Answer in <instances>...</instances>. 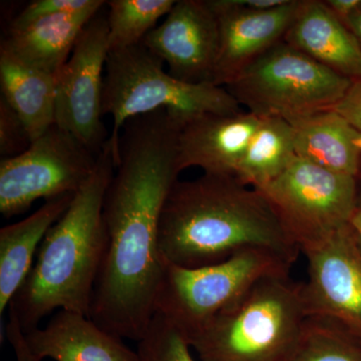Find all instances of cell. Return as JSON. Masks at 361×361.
<instances>
[{
  "label": "cell",
  "mask_w": 361,
  "mask_h": 361,
  "mask_svg": "<svg viewBox=\"0 0 361 361\" xmlns=\"http://www.w3.org/2000/svg\"><path fill=\"white\" fill-rule=\"evenodd\" d=\"M349 229L353 234L355 245L361 254V209L357 208L349 221Z\"/></svg>",
  "instance_id": "f546056e"
},
{
  "label": "cell",
  "mask_w": 361,
  "mask_h": 361,
  "mask_svg": "<svg viewBox=\"0 0 361 361\" xmlns=\"http://www.w3.org/2000/svg\"><path fill=\"white\" fill-rule=\"evenodd\" d=\"M142 44L167 63L172 77L191 84L212 82L220 44L217 14L208 0L176 1Z\"/></svg>",
  "instance_id": "7c38bea8"
},
{
  "label": "cell",
  "mask_w": 361,
  "mask_h": 361,
  "mask_svg": "<svg viewBox=\"0 0 361 361\" xmlns=\"http://www.w3.org/2000/svg\"><path fill=\"white\" fill-rule=\"evenodd\" d=\"M219 21L220 44L212 84L226 87L244 68L283 40L303 0H287L282 6L249 11L234 0H208Z\"/></svg>",
  "instance_id": "4fadbf2b"
},
{
  "label": "cell",
  "mask_w": 361,
  "mask_h": 361,
  "mask_svg": "<svg viewBox=\"0 0 361 361\" xmlns=\"http://www.w3.org/2000/svg\"><path fill=\"white\" fill-rule=\"evenodd\" d=\"M97 157L54 123L23 153L1 159L0 213L11 218L39 199L75 195L94 173Z\"/></svg>",
  "instance_id": "9c48e42d"
},
{
  "label": "cell",
  "mask_w": 361,
  "mask_h": 361,
  "mask_svg": "<svg viewBox=\"0 0 361 361\" xmlns=\"http://www.w3.org/2000/svg\"><path fill=\"white\" fill-rule=\"evenodd\" d=\"M104 4L106 2L102 0H35L14 18L11 28L21 27L51 16L99 11Z\"/></svg>",
  "instance_id": "d4e9b609"
},
{
  "label": "cell",
  "mask_w": 361,
  "mask_h": 361,
  "mask_svg": "<svg viewBox=\"0 0 361 361\" xmlns=\"http://www.w3.org/2000/svg\"><path fill=\"white\" fill-rule=\"evenodd\" d=\"M159 247L164 262L184 268L223 262L247 248L294 263L300 252L262 191L214 173L176 182L161 210Z\"/></svg>",
  "instance_id": "7a4b0ae2"
},
{
  "label": "cell",
  "mask_w": 361,
  "mask_h": 361,
  "mask_svg": "<svg viewBox=\"0 0 361 361\" xmlns=\"http://www.w3.org/2000/svg\"><path fill=\"white\" fill-rule=\"evenodd\" d=\"M186 336L175 325L155 314L141 341H137L139 361H197Z\"/></svg>",
  "instance_id": "cb8c5ba5"
},
{
  "label": "cell",
  "mask_w": 361,
  "mask_h": 361,
  "mask_svg": "<svg viewBox=\"0 0 361 361\" xmlns=\"http://www.w3.org/2000/svg\"><path fill=\"white\" fill-rule=\"evenodd\" d=\"M28 348L40 361H139L137 351L89 316L59 310L44 329L26 332Z\"/></svg>",
  "instance_id": "9a60e30c"
},
{
  "label": "cell",
  "mask_w": 361,
  "mask_h": 361,
  "mask_svg": "<svg viewBox=\"0 0 361 361\" xmlns=\"http://www.w3.org/2000/svg\"><path fill=\"white\" fill-rule=\"evenodd\" d=\"M263 122L249 111L209 115L183 126L178 142L180 171L198 167L204 173L234 175L252 137Z\"/></svg>",
  "instance_id": "5bb4252c"
},
{
  "label": "cell",
  "mask_w": 361,
  "mask_h": 361,
  "mask_svg": "<svg viewBox=\"0 0 361 361\" xmlns=\"http://www.w3.org/2000/svg\"><path fill=\"white\" fill-rule=\"evenodd\" d=\"M351 82L282 40L225 87L249 113L293 123L332 110Z\"/></svg>",
  "instance_id": "8992f818"
},
{
  "label": "cell",
  "mask_w": 361,
  "mask_h": 361,
  "mask_svg": "<svg viewBox=\"0 0 361 361\" xmlns=\"http://www.w3.org/2000/svg\"><path fill=\"white\" fill-rule=\"evenodd\" d=\"M109 49H127L142 39L170 13L175 0H111L106 2Z\"/></svg>",
  "instance_id": "7402d4cb"
},
{
  "label": "cell",
  "mask_w": 361,
  "mask_h": 361,
  "mask_svg": "<svg viewBox=\"0 0 361 361\" xmlns=\"http://www.w3.org/2000/svg\"><path fill=\"white\" fill-rule=\"evenodd\" d=\"M356 179H357V208L361 209V169Z\"/></svg>",
  "instance_id": "1f68e13d"
},
{
  "label": "cell",
  "mask_w": 361,
  "mask_h": 361,
  "mask_svg": "<svg viewBox=\"0 0 361 361\" xmlns=\"http://www.w3.org/2000/svg\"><path fill=\"white\" fill-rule=\"evenodd\" d=\"M75 195L45 201L25 219L0 229V316L32 269L45 234L70 207Z\"/></svg>",
  "instance_id": "e0dca14e"
},
{
  "label": "cell",
  "mask_w": 361,
  "mask_h": 361,
  "mask_svg": "<svg viewBox=\"0 0 361 361\" xmlns=\"http://www.w3.org/2000/svg\"><path fill=\"white\" fill-rule=\"evenodd\" d=\"M308 320L302 283L269 275L187 341L201 361H289Z\"/></svg>",
  "instance_id": "277c9868"
},
{
  "label": "cell",
  "mask_w": 361,
  "mask_h": 361,
  "mask_svg": "<svg viewBox=\"0 0 361 361\" xmlns=\"http://www.w3.org/2000/svg\"><path fill=\"white\" fill-rule=\"evenodd\" d=\"M289 361H361V348L338 330L310 318Z\"/></svg>",
  "instance_id": "603a6c76"
},
{
  "label": "cell",
  "mask_w": 361,
  "mask_h": 361,
  "mask_svg": "<svg viewBox=\"0 0 361 361\" xmlns=\"http://www.w3.org/2000/svg\"><path fill=\"white\" fill-rule=\"evenodd\" d=\"M109 51L108 20L99 13L56 73V123L96 155L110 137L103 123V71Z\"/></svg>",
  "instance_id": "30bf717a"
},
{
  "label": "cell",
  "mask_w": 361,
  "mask_h": 361,
  "mask_svg": "<svg viewBox=\"0 0 361 361\" xmlns=\"http://www.w3.org/2000/svg\"><path fill=\"white\" fill-rule=\"evenodd\" d=\"M180 125L167 110L123 123L115 173L104 197L106 246L89 317L121 338L140 341L155 316L165 262L161 210L182 172Z\"/></svg>",
  "instance_id": "6da1fadb"
},
{
  "label": "cell",
  "mask_w": 361,
  "mask_h": 361,
  "mask_svg": "<svg viewBox=\"0 0 361 361\" xmlns=\"http://www.w3.org/2000/svg\"><path fill=\"white\" fill-rule=\"evenodd\" d=\"M283 42L339 75L361 78V47L324 1L303 0Z\"/></svg>",
  "instance_id": "2e32d148"
},
{
  "label": "cell",
  "mask_w": 361,
  "mask_h": 361,
  "mask_svg": "<svg viewBox=\"0 0 361 361\" xmlns=\"http://www.w3.org/2000/svg\"><path fill=\"white\" fill-rule=\"evenodd\" d=\"M307 281L302 283L308 317L326 323L361 348V254L349 226L304 251Z\"/></svg>",
  "instance_id": "8fae6325"
},
{
  "label": "cell",
  "mask_w": 361,
  "mask_h": 361,
  "mask_svg": "<svg viewBox=\"0 0 361 361\" xmlns=\"http://www.w3.org/2000/svg\"><path fill=\"white\" fill-rule=\"evenodd\" d=\"M32 144L25 123L1 97L0 99V155L11 158L23 153Z\"/></svg>",
  "instance_id": "484cf974"
},
{
  "label": "cell",
  "mask_w": 361,
  "mask_h": 361,
  "mask_svg": "<svg viewBox=\"0 0 361 361\" xmlns=\"http://www.w3.org/2000/svg\"><path fill=\"white\" fill-rule=\"evenodd\" d=\"M296 158L293 126L282 118H265L249 142L234 176L247 186L263 191Z\"/></svg>",
  "instance_id": "44dd1931"
},
{
  "label": "cell",
  "mask_w": 361,
  "mask_h": 361,
  "mask_svg": "<svg viewBox=\"0 0 361 361\" xmlns=\"http://www.w3.org/2000/svg\"><path fill=\"white\" fill-rule=\"evenodd\" d=\"M99 11L40 18L9 28L1 49L26 65L56 75L70 59L80 32Z\"/></svg>",
  "instance_id": "ac0fdd59"
},
{
  "label": "cell",
  "mask_w": 361,
  "mask_h": 361,
  "mask_svg": "<svg viewBox=\"0 0 361 361\" xmlns=\"http://www.w3.org/2000/svg\"><path fill=\"white\" fill-rule=\"evenodd\" d=\"M164 61L140 44L109 51L103 87V115L113 118L109 146L118 158L123 123L135 116L167 110L183 126L202 116L233 115L242 106L224 87L191 84L164 70Z\"/></svg>",
  "instance_id": "5b68a950"
},
{
  "label": "cell",
  "mask_w": 361,
  "mask_h": 361,
  "mask_svg": "<svg viewBox=\"0 0 361 361\" xmlns=\"http://www.w3.org/2000/svg\"><path fill=\"white\" fill-rule=\"evenodd\" d=\"M298 158L339 174L357 178L361 169V133L334 110L291 123Z\"/></svg>",
  "instance_id": "d6986e66"
},
{
  "label": "cell",
  "mask_w": 361,
  "mask_h": 361,
  "mask_svg": "<svg viewBox=\"0 0 361 361\" xmlns=\"http://www.w3.org/2000/svg\"><path fill=\"white\" fill-rule=\"evenodd\" d=\"M294 262L265 248H247L216 264L184 268L165 263L155 314L175 325L186 338L231 305L258 280L289 274Z\"/></svg>",
  "instance_id": "52a82bcc"
},
{
  "label": "cell",
  "mask_w": 361,
  "mask_h": 361,
  "mask_svg": "<svg viewBox=\"0 0 361 361\" xmlns=\"http://www.w3.org/2000/svg\"><path fill=\"white\" fill-rule=\"evenodd\" d=\"M6 336L13 349L16 361H40L37 356L32 355V351L28 348L25 334L13 318L9 317V322L6 327Z\"/></svg>",
  "instance_id": "83f0119b"
},
{
  "label": "cell",
  "mask_w": 361,
  "mask_h": 361,
  "mask_svg": "<svg viewBox=\"0 0 361 361\" xmlns=\"http://www.w3.org/2000/svg\"><path fill=\"white\" fill-rule=\"evenodd\" d=\"M285 231L306 251L349 224L357 209V179L297 157L263 190Z\"/></svg>",
  "instance_id": "ba28073f"
},
{
  "label": "cell",
  "mask_w": 361,
  "mask_h": 361,
  "mask_svg": "<svg viewBox=\"0 0 361 361\" xmlns=\"http://www.w3.org/2000/svg\"><path fill=\"white\" fill-rule=\"evenodd\" d=\"M349 30L355 35L361 47V4L350 16L344 21Z\"/></svg>",
  "instance_id": "4dcf8cb0"
},
{
  "label": "cell",
  "mask_w": 361,
  "mask_h": 361,
  "mask_svg": "<svg viewBox=\"0 0 361 361\" xmlns=\"http://www.w3.org/2000/svg\"><path fill=\"white\" fill-rule=\"evenodd\" d=\"M1 97L25 123L32 142L56 123V75L23 63L0 47Z\"/></svg>",
  "instance_id": "ffe728a7"
},
{
  "label": "cell",
  "mask_w": 361,
  "mask_h": 361,
  "mask_svg": "<svg viewBox=\"0 0 361 361\" xmlns=\"http://www.w3.org/2000/svg\"><path fill=\"white\" fill-rule=\"evenodd\" d=\"M332 110L361 133V78L353 80L348 92Z\"/></svg>",
  "instance_id": "4316f807"
},
{
  "label": "cell",
  "mask_w": 361,
  "mask_h": 361,
  "mask_svg": "<svg viewBox=\"0 0 361 361\" xmlns=\"http://www.w3.org/2000/svg\"><path fill=\"white\" fill-rule=\"evenodd\" d=\"M115 169L106 142L94 173L45 234L32 269L8 306L9 317L23 334L37 329L54 310L90 316L106 246L104 197Z\"/></svg>",
  "instance_id": "3957f363"
},
{
  "label": "cell",
  "mask_w": 361,
  "mask_h": 361,
  "mask_svg": "<svg viewBox=\"0 0 361 361\" xmlns=\"http://www.w3.org/2000/svg\"><path fill=\"white\" fill-rule=\"evenodd\" d=\"M324 2L330 11L343 23L361 4V0H327Z\"/></svg>",
  "instance_id": "f1b7e54d"
}]
</instances>
